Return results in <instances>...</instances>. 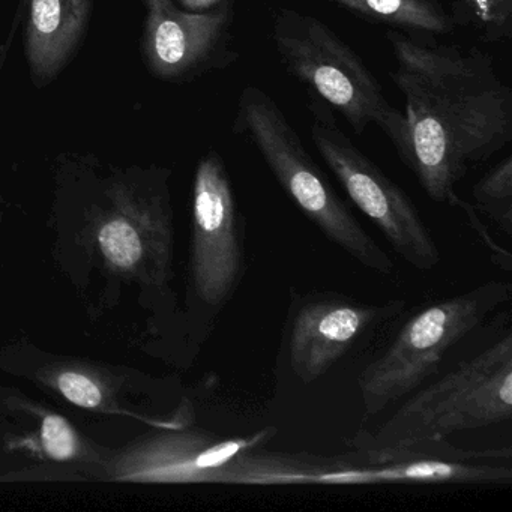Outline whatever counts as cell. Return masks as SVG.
Instances as JSON below:
<instances>
[{
  "mask_svg": "<svg viewBox=\"0 0 512 512\" xmlns=\"http://www.w3.org/2000/svg\"><path fill=\"white\" fill-rule=\"evenodd\" d=\"M511 416L512 334L506 332L407 398L377 431H361L349 443L355 448H403L502 424Z\"/></svg>",
  "mask_w": 512,
  "mask_h": 512,
  "instance_id": "3957f363",
  "label": "cell"
},
{
  "mask_svg": "<svg viewBox=\"0 0 512 512\" xmlns=\"http://www.w3.org/2000/svg\"><path fill=\"white\" fill-rule=\"evenodd\" d=\"M511 298V286L488 281L428 305L410 317L388 349L365 367L359 391L365 416H374L421 388L449 350Z\"/></svg>",
  "mask_w": 512,
  "mask_h": 512,
  "instance_id": "5b68a950",
  "label": "cell"
},
{
  "mask_svg": "<svg viewBox=\"0 0 512 512\" xmlns=\"http://www.w3.org/2000/svg\"><path fill=\"white\" fill-rule=\"evenodd\" d=\"M461 14L487 40L511 37L512 0H458Z\"/></svg>",
  "mask_w": 512,
  "mask_h": 512,
  "instance_id": "e0dca14e",
  "label": "cell"
},
{
  "mask_svg": "<svg viewBox=\"0 0 512 512\" xmlns=\"http://www.w3.org/2000/svg\"><path fill=\"white\" fill-rule=\"evenodd\" d=\"M38 440L44 454L56 463H77L91 457L88 445L68 419L58 413H47L38 428Z\"/></svg>",
  "mask_w": 512,
  "mask_h": 512,
  "instance_id": "2e32d148",
  "label": "cell"
},
{
  "mask_svg": "<svg viewBox=\"0 0 512 512\" xmlns=\"http://www.w3.org/2000/svg\"><path fill=\"white\" fill-rule=\"evenodd\" d=\"M89 236L109 271L152 287L172 280V211L164 191L113 188L107 205L92 215Z\"/></svg>",
  "mask_w": 512,
  "mask_h": 512,
  "instance_id": "ba28073f",
  "label": "cell"
},
{
  "mask_svg": "<svg viewBox=\"0 0 512 512\" xmlns=\"http://www.w3.org/2000/svg\"><path fill=\"white\" fill-rule=\"evenodd\" d=\"M275 52L287 73L335 112L356 134L377 125L397 152L404 140V115L386 100L382 86L358 53L322 20L290 8L272 19Z\"/></svg>",
  "mask_w": 512,
  "mask_h": 512,
  "instance_id": "277c9868",
  "label": "cell"
},
{
  "mask_svg": "<svg viewBox=\"0 0 512 512\" xmlns=\"http://www.w3.org/2000/svg\"><path fill=\"white\" fill-rule=\"evenodd\" d=\"M245 223L238 199L217 151L196 169L193 185V241L190 278L194 298L206 313L217 314L244 278Z\"/></svg>",
  "mask_w": 512,
  "mask_h": 512,
  "instance_id": "52a82bcc",
  "label": "cell"
},
{
  "mask_svg": "<svg viewBox=\"0 0 512 512\" xmlns=\"http://www.w3.org/2000/svg\"><path fill=\"white\" fill-rule=\"evenodd\" d=\"M272 433L266 428L230 439L197 430L158 434L119 454L110 464V476L148 484H226L233 463L268 442Z\"/></svg>",
  "mask_w": 512,
  "mask_h": 512,
  "instance_id": "8fae6325",
  "label": "cell"
},
{
  "mask_svg": "<svg viewBox=\"0 0 512 512\" xmlns=\"http://www.w3.org/2000/svg\"><path fill=\"white\" fill-rule=\"evenodd\" d=\"M185 7L200 13V10H211L215 5L223 4L224 0H181Z\"/></svg>",
  "mask_w": 512,
  "mask_h": 512,
  "instance_id": "d6986e66",
  "label": "cell"
},
{
  "mask_svg": "<svg viewBox=\"0 0 512 512\" xmlns=\"http://www.w3.org/2000/svg\"><path fill=\"white\" fill-rule=\"evenodd\" d=\"M476 211L487 215L506 236L512 235V158L491 167L472 190Z\"/></svg>",
  "mask_w": 512,
  "mask_h": 512,
  "instance_id": "9a60e30c",
  "label": "cell"
},
{
  "mask_svg": "<svg viewBox=\"0 0 512 512\" xmlns=\"http://www.w3.org/2000/svg\"><path fill=\"white\" fill-rule=\"evenodd\" d=\"M145 53L155 74L182 79L238 61L232 2L211 11H184L173 0H145Z\"/></svg>",
  "mask_w": 512,
  "mask_h": 512,
  "instance_id": "30bf717a",
  "label": "cell"
},
{
  "mask_svg": "<svg viewBox=\"0 0 512 512\" xmlns=\"http://www.w3.org/2000/svg\"><path fill=\"white\" fill-rule=\"evenodd\" d=\"M401 299L365 304L338 295L293 298L287 322V359L304 385L325 376L368 332L403 311Z\"/></svg>",
  "mask_w": 512,
  "mask_h": 512,
  "instance_id": "9c48e42d",
  "label": "cell"
},
{
  "mask_svg": "<svg viewBox=\"0 0 512 512\" xmlns=\"http://www.w3.org/2000/svg\"><path fill=\"white\" fill-rule=\"evenodd\" d=\"M338 7L401 31L449 34L455 20L437 0H331Z\"/></svg>",
  "mask_w": 512,
  "mask_h": 512,
  "instance_id": "4fadbf2b",
  "label": "cell"
},
{
  "mask_svg": "<svg viewBox=\"0 0 512 512\" xmlns=\"http://www.w3.org/2000/svg\"><path fill=\"white\" fill-rule=\"evenodd\" d=\"M91 0H31L26 56L35 79H53L88 25Z\"/></svg>",
  "mask_w": 512,
  "mask_h": 512,
  "instance_id": "7c38bea8",
  "label": "cell"
},
{
  "mask_svg": "<svg viewBox=\"0 0 512 512\" xmlns=\"http://www.w3.org/2000/svg\"><path fill=\"white\" fill-rule=\"evenodd\" d=\"M395 86L406 103L403 163L431 200L448 203L472 167L512 140V91L493 58L389 29Z\"/></svg>",
  "mask_w": 512,
  "mask_h": 512,
  "instance_id": "6da1fadb",
  "label": "cell"
},
{
  "mask_svg": "<svg viewBox=\"0 0 512 512\" xmlns=\"http://www.w3.org/2000/svg\"><path fill=\"white\" fill-rule=\"evenodd\" d=\"M448 205L454 206L458 211H461V214L466 217L467 226L478 236L479 242L484 245L485 250L490 254L491 262H493L497 268L509 274V272L512 271L511 253L505 250V248L500 247V245L494 241L493 236L488 232V227L485 226L484 220H482L481 214L476 211L475 206L467 202V200L461 199L457 193L449 199Z\"/></svg>",
  "mask_w": 512,
  "mask_h": 512,
  "instance_id": "ac0fdd59",
  "label": "cell"
},
{
  "mask_svg": "<svg viewBox=\"0 0 512 512\" xmlns=\"http://www.w3.org/2000/svg\"><path fill=\"white\" fill-rule=\"evenodd\" d=\"M308 110L314 146L349 199L401 259L433 271L442 256L415 203L340 130L331 107L313 98Z\"/></svg>",
  "mask_w": 512,
  "mask_h": 512,
  "instance_id": "8992f818",
  "label": "cell"
},
{
  "mask_svg": "<svg viewBox=\"0 0 512 512\" xmlns=\"http://www.w3.org/2000/svg\"><path fill=\"white\" fill-rule=\"evenodd\" d=\"M233 133L250 140L284 193L329 241L377 274L394 272L389 254L335 193L271 95L245 86L236 104Z\"/></svg>",
  "mask_w": 512,
  "mask_h": 512,
  "instance_id": "7a4b0ae2",
  "label": "cell"
},
{
  "mask_svg": "<svg viewBox=\"0 0 512 512\" xmlns=\"http://www.w3.org/2000/svg\"><path fill=\"white\" fill-rule=\"evenodd\" d=\"M40 379L74 406L98 412L115 410V386L110 377L98 368L61 364L47 368Z\"/></svg>",
  "mask_w": 512,
  "mask_h": 512,
  "instance_id": "5bb4252c",
  "label": "cell"
}]
</instances>
